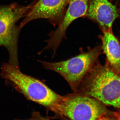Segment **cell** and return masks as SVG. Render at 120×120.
Here are the masks:
<instances>
[{"label":"cell","mask_w":120,"mask_h":120,"mask_svg":"<svg viewBox=\"0 0 120 120\" xmlns=\"http://www.w3.org/2000/svg\"><path fill=\"white\" fill-rule=\"evenodd\" d=\"M94 98L105 105L120 108V75L106 61H97L83 79L76 92Z\"/></svg>","instance_id":"cell-1"},{"label":"cell","mask_w":120,"mask_h":120,"mask_svg":"<svg viewBox=\"0 0 120 120\" xmlns=\"http://www.w3.org/2000/svg\"><path fill=\"white\" fill-rule=\"evenodd\" d=\"M1 75L3 78L12 82L16 89L28 99L49 109L63 97L38 80L22 73L19 68L12 65L4 64Z\"/></svg>","instance_id":"cell-2"},{"label":"cell","mask_w":120,"mask_h":120,"mask_svg":"<svg viewBox=\"0 0 120 120\" xmlns=\"http://www.w3.org/2000/svg\"><path fill=\"white\" fill-rule=\"evenodd\" d=\"M102 50L98 45L86 52L66 60L58 62L41 61L45 69L57 72L66 80L72 90L76 92L83 79L98 60Z\"/></svg>","instance_id":"cell-3"},{"label":"cell","mask_w":120,"mask_h":120,"mask_svg":"<svg viewBox=\"0 0 120 120\" xmlns=\"http://www.w3.org/2000/svg\"><path fill=\"white\" fill-rule=\"evenodd\" d=\"M34 2L27 6L16 3L0 6V46L8 49L10 64L18 68L17 41L21 28L16 23L28 13Z\"/></svg>","instance_id":"cell-4"},{"label":"cell","mask_w":120,"mask_h":120,"mask_svg":"<svg viewBox=\"0 0 120 120\" xmlns=\"http://www.w3.org/2000/svg\"><path fill=\"white\" fill-rule=\"evenodd\" d=\"M102 104L96 99L74 92L63 96L50 109L71 120H98L105 112Z\"/></svg>","instance_id":"cell-5"},{"label":"cell","mask_w":120,"mask_h":120,"mask_svg":"<svg viewBox=\"0 0 120 120\" xmlns=\"http://www.w3.org/2000/svg\"><path fill=\"white\" fill-rule=\"evenodd\" d=\"M69 0H38L25 16L19 26L22 28L28 22L39 19H47L53 25L61 21Z\"/></svg>","instance_id":"cell-6"},{"label":"cell","mask_w":120,"mask_h":120,"mask_svg":"<svg viewBox=\"0 0 120 120\" xmlns=\"http://www.w3.org/2000/svg\"><path fill=\"white\" fill-rule=\"evenodd\" d=\"M89 0H69L67 11L56 30L50 32L46 48L50 49L55 54L63 38H66V31L69 25L79 17L86 16Z\"/></svg>","instance_id":"cell-7"},{"label":"cell","mask_w":120,"mask_h":120,"mask_svg":"<svg viewBox=\"0 0 120 120\" xmlns=\"http://www.w3.org/2000/svg\"><path fill=\"white\" fill-rule=\"evenodd\" d=\"M118 16L117 8L109 0H89L86 16L98 23L102 31L112 30L113 23Z\"/></svg>","instance_id":"cell-8"},{"label":"cell","mask_w":120,"mask_h":120,"mask_svg":"<svg viewBox=\"0 0 120 120\" xmlns=\"http://www.w3.org/2000/svg\"><path fill=\"white\" fill-rule=\"evenodd\" d=\"M100 37L102 50L107 61L116 73L120 75V45L112 30L103 31Z\"/></svg>","instance_id":"cell-9"},{"label":"cell","mask_w":120,"mask_h":120,"mask_svg":"<svg viewBox=\"0 0 120 120\" xmlns=\"http://www.w3.org/2000/svg\"><path fill=\"white\" fill-rule=\"evenodd\" d=\"M32 116H33V118H34L36 120H50L49 118L43 117L40 116L38 113H35L33 114Z\"/></svg>","instance_id":"cell-10"},{"label":"cell","mask_w":120,"mask_h":120,"mask_svg":"<svg viewBox=\"0 0 120 120\" xmlns=\"http://www.w3.org/2000/svg\"><path fill=\"white\" fill-rule=\"evenodd\" d=\"M98 120H115L112 118H109V117H107L105 116H101V117H99Z\"/></svg>","instance_id":"cell-11"},{"label":"cell","mask_w":120,"mask_h":120,"mask_svg":"<svg viewBox=\"0 0 120 120\" xmlns=\"http://www.w3.org/2000/svg\"><path fill=\"white\" fill-rule=\"evenodd\" d=\"M36 120L35 119H34V118H33V119H31V120Z\"/></svg>","instance_id":"cell-12"},{"label":"cell","mask_w":120,"mask_h":120,"mask_svg":"<svg viewBox=\"0 0 120 120\" xmlns=\"http://www.w3.org/2000/svg\"><path fill=\"white\" fill-rule=\"evenodd\" d=\"M118 120H120V115L118 116Z\"/></svg>","instance_id":"cell-13"}]
</instances>
